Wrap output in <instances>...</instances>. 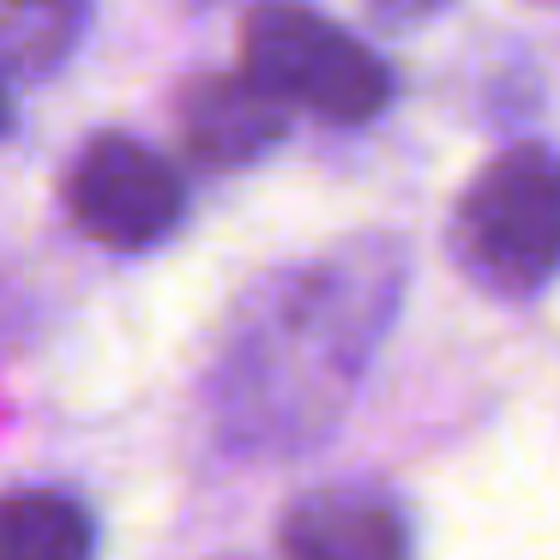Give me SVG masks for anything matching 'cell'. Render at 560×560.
<instances>
[{
    "mask_svg": "<svg viewBox=\"0 0 560 560\" xmlns=\"http://www.w3.org/2000/svg\"><path fill=\"white\" fill-rule=\"evenodd\" d=\"M398 307V259L343 247L271 278L242 307L211 374V410L235 452L307 446L338 422Z\"/></svg>",
    "mask_w": 560,
    "mask_h": 560,
    "instance_id": "obj_1",
    "label": "cell"
},
{
    "mask_svg": "<svg viewBox=\"0 0 560 560\" xmlns=\"http://www.w3.org/2000/svg\"><path fill=\"white\" fill-rule=\"evenodd\" d=\"M452 254L488 295L542 290L560 271V151H500L452 211Z\"/></svg>",
    "mask_w": 560,
    "mask_h": 560,
    "instance_id": "obj_2",
    "label": "cell"
},
{
    "mask_svg": "<svg viewBox=\"0 0 560 560\" xmlns=\"http://www.w3.org/2000/svg\"><path fill=\"white\" fill-rule=\"evenodd\" d=\"M242 73L266 85L283 109H314L319 121L362 127L392 103V67L295 0H266L242 25Z\"/></svg>",
    "mask_w": 560,
    "mask_h": 560,
    "instance_id": "obj_3",
    "label": "cell"
},
{
    "mask_svg": "<svg viewBox=\"0 0 560 560\" xmlns=\"http://www.w3.org/2000/svg\"><path fill=\"white\" fill-rule=\"evenodd\" d=\"M67 211L91 242L115 247V254H139V247H158L182 223L187 187L170 170V158H158L151 145L127 133H97L73 158Z\"/></svg>",
    "mask_w": 560,
    "mask_h": 560,
    "instance_id": "obj_4",
    "label": "cell"
},
{
    "mask_svg": "<svg viewBox=\"0 0 560 560\" xmlns=\"http://www.w3.org/2000/svg\"><path fill=\"white\" fill-rule=\"evenodd\" d=\"M283 560H410V524L386 494L331 482L283 512Z\"/></svg>",
    "mask_w": 560,
    "mask_h": 560,
    "instance_id": "obj_5",
    "label": "cell"
},
{
    "mask_svg": "<svg viewBox=\"0 0 560 560\" xmlns=\"http://www.w3.org/2000/svg\"><path fill=\"white\" fill-rule=\"evenodd\" d=\"M182 145L206 170H247L283 139V103L247 73H206L175 103Z\"/></svg>",
    "mask_w": 560,
    "mask_h": 560,
    "instance_id": "obj_6",
    "label": "cell"
},
{
    "mask_svg": "<svg viewBox=\"0 0 560 560\" xmlns=\"http://www.w3.org/2000/svg\"><path fill=\"white\" fill-rule=\"evenodd\" d=\"M97 530L73 494L25 488L0 500V560H91Z\"/></svg>",
    "mask_w": 560,
    "mask_h": 560,
    "instance_id": "obj_7",
    "label": "cell"
},
{
    "mask_svg": "<svg viewBox=\"0 0 560 560\" xmlns=\"http://www.w3.org/2000/svg\"><path fill=\"white\" fill-rule=\"evenodd\" d=\"M91 19V0H0V61L25 79L67 67Z\"/></svg>",
    "mask_w": 560,
    "mask_h": 560,
    "instance_id": "obj_8",
    "label": "cell"
},
{
    "mask_svg": "<svg viewBox=\"0 0 560 560\" xmlns=\"http://www.w3.org/2000/svg\"><path fill=\"white\" fill-rule=\"evenodd\" d=\"M446 0H368V13L380 19V25L404 31V25H422V19H434Z\"/></svg>",
    "mask_w": 560,
    "mask_h": 560,
    "instance_id": "obj_9",
    "label": "cell"
},
{
    "mask_svg": "<svg viewBox=\"0 0 560 560\" xmlns=\"http://www.w3.org/2000/svg\"><path fill=\"white\" fill-rule=\"evenodd\" d=\"M13 127V97H7V79H0V133Z\"/></svg>",
    "mask_w": 560,
    "mask_h": 560,
    "instance_id": "obj_10",
    "label": "cell"
}]
</instances>
